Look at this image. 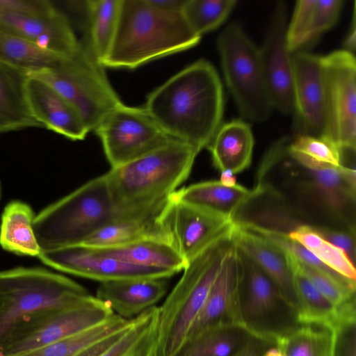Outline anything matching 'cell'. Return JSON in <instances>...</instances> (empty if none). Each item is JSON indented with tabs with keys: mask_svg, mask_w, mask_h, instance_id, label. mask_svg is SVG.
<instances>
[{
	"mask_svg": "<svg viewBox=\"0 0 356 356\" xmlns=\"http://www.w3.org/2000/svg\"><path fill=\"white\" fill-rule=\"evenodd\" d=\"M280 356H332V327L298 324L275 340Z\"/></svg>",
	"mask_w": 356,
	"mask_h": 356,
	"instance_id": "cell-34",
	"label": "cell"
},
{
	"mask_svg": "<svg viewBox=\"0 0 356 356\" xmlns=\"http://www.w3.org/2000/svg\"><path fill=\"white\" fill-rule=\"evenodd\" d=\"M200 38L181 12L157 9L147 0H120L115 35L102 65L132 70L188 49Z\"/></svg>",
	"mask_w": 356,
	"mask_h": 356,
	"instance_id": "cell-3",
	"label": "cell"
},
{
	"mask_svg": "<svg viewBox=\"0 0 356 356\" xmlns=\"http://www.w3.org/2000/svg\"><path fill=\"white\" fill-rule=\"evenodd\" d=\"M288 154L307 172L309 180L305 186L314 192L328 212L341 218L348 207L355 206V167L344 165L337 167L315 161L301 154L289 152Z\"/></svg>",
	"mask_w": 356,
	"mask_h": 356,
	"instance_id": "cell-18",
	"label": "cell"
},
{
	"mask_svg": "<svg viewBox=\"0 0 356 356\" xmlns=\"http://www.w3.org/2000/svg\"><path fill=\"white\" fill-rule=\"evenodd\" d=\"M161 210L142 216L115 220L92 234L82 245L105 248L122 245L147 238L169 241L159 220Z\"/></svg>",
	"mask_w": 356,
	"mask_h": 356,
	"instance_id": "cell-30",
	"label": "cell"
},
{
	"mask_svg": "<svg viewBox=\"0 0 356 356\" xmlns=\"http://www.w3.org/2000/svg\"><path fill=\"white\" fill-rule=\"evenodd\" d=\"M27 95L31 113L42 128L72 140H83L89 133L77 110L46 83L29 76Z\"/></svg>",
	"mask_w": 356,
	"mask_h": 356,
	"instance_id": "cell-20",
	"label": "cell"
},
{
	"mask_svg": "<svg viewBox=\"0 0 356 356\" xmlns=\"http://www.w3.org/2000/svg\"><path fill=\"white\" fill-rule=\"evenodd\" d=\"M293 112L297 135H324L321 56L305 51L292 54Z\"/></svg>",
	"mask_w": 356,
	"mask_h": 356,
	"instance_id": "cell-16",
	"label": "cell"
},
{
	"mask_svg": "<svg viewBox=\"0 0 356 356\" xmlns=\"http://www.w3.org/2000/svg\"><path fill=\"white\" fill-rule=\"evenodd\" d=\"M104 67L82 40L77 51L58 66L29 72L65 98L79 113L89 132L122 104L111 85Z\"/></svg>",
	"mask_w": 356,
	"mask_h": 356,
	"instance_id": "cell-7",
	"label": "cell"
},
{
	"mask_svg": "<svg viewBox=\"0 0 356 356\" xmlns=\"http://www.w3.org/2000/svg\"><path fill=\"white\" fill-rule=\"evenodd\" d=\"M159 307L133 318L120 339L101 356H157Z\"/></svg>",
	"mask_w": 356,
	"mask_h": 356,
	"instance_id": "cell-32",
	"label": "cell"
},
{
	"mask_svg": "<svg viewBox=\"0 0 356 356\" xmlns=\"http://www.w3.org/2000/svg\"><path fill=\"white\" fill-rule=\"evenodd\" d=\"M38 258L59 271L99 282L136 278L167 279L175 274L168 270L127 264L82 244L41 251Z\"/></svg>",
	"mask_w": 356,
	"mask_h": 356,
	"instance_id": "cell-14",
	"label": "cell"
},
{
	"mask_svg": "<svg viewBox=\"0 0 356 356\" xmlns=\"http://www.w3.org/2000/svg\"><path fill=\"white\" fill-rule=\"evenodd\" d=\"M93 297L72 280L42 268L0 271V349L25 318L45 309L77 306Z\"/></svg>",
	"mask_w": 356,
	"mask_h": 356,
	"instance_id": "cell-6",
	"label": "cell"
},
{
	"mask_svg": "<svg viewBox=\"0 0 356 356\" xmlns=\"http://www.w3.org/2000/svg\"><path fill=\"white\" fill-rule=\"evenodd\" d=\"M323 76V137L341 150L356 149V61L346 51L321 56Z\"/></svg>",
	"mask_w": 356,
	"mask_h": 356,
	"instance_id": "cell-11",
	"label": "cell"
},
{
	"mask_svg": "<svg viewBox=\"0 0 356 356\" xmlns=\"http://www.w3.org/2000/svg\"><path fill=\"white\" fill-rule=\"evenodd\" d=\"M254 137L248 124L234 120L221 124L207 147L220 172L238 173L251 163Z\"/></svg>",
	"mask_w": 356,
	"mask_h": 356,
	"instance_id": "cell-26",
	"label": "cell"
},
{
	"mask_svg": "<svg viewBox=\"0 0 356 356\" xmlns=\"http://www.w3.org/2000/svg\"><path fill=\"white\" fill-rule=\"evenodd\" d=\"M332 332V356H356L355 300L339 307Z\"/></svg>",
	"mask_w": 356,
	"mask_h": 356,
	"instance_id": "cell-41",
	"label": "cell"
},
{
	"mask_svg": "<svg viewBox=\"0 0 356 356\" xmlns=\"http://www.w3.org/2000/svg\"><path fill=\"white\" fill-rule=\"evenodd\" d=\"M253 336L238 324H219L188 336L172 356H232Z\"/></svg>",
	"mask_w": 356,
	"mask_h": 356,
	"instance_id": "cell-28",
	"label": "cell"
},
{
	"mask_svg": "<svg viewBox=\"0 0 356 356\" xmlns=\"http://www.w3.org/2000/svg\"><path fill=\"white\" fill-rule=\"evenodd\" d=\"M130 324L125 327L94 342L76 356H101L120 339Z\"/></svg>",
	"mask_w": 356,
	"mask_h": 356,
	"instance_id": "cell-44",
	"label": "cell"
},
{
	"mask_svg": "<svg viewBox=\"0 0 356 356\" xmlns=\"http://www.w3.org/2000/svg\"><path fill=\"white\" fill-rule=\"evenodd\" d=\"M287 257L293 273L298 323L332 327L338 317L339 308L323 296Z\"/></svg>",
	"mask_w": 356,
	"mask_h": 356,
	"instance_id": "cell-35",
	"label": "cell"
},
{
	"mask_svg": "<svg viewBox=\"0 0 356 356\" xmlns=\"http://www.w3.org/2000/svg\"><path fill=\"white\" fill-rule=\"evenodd\" d=\"M132 319L114 314L95 326L18 356H76L94 342L125 327Z\"/></svg>",
	"mask_w": 356,
	"mask_h": 356,
	"instance_id": "cell-36",
	"label": "cell"
},
{
	"mask_svg": "<svg viewBox=\"0 0 356 356\" xmlns=\"http://www.w3.org/2000/svg\"><path fill=\"white\" fill-rule=\"evenodd\" d=\"M236 0H186L181 14L199 36L220 26L227 18Z\"/></svg>",
	"mask_w": 356,
	"mask_h": 356,
	"instance_id": "cell-38",
	"label": "cell"
},
{
	"mask_svg": "<svg viewBox=\"0 0 356 356\" xmlns=\"http://www.w3.org/2000/svg\"><path fill=\"white\" fill-rule=\"evenodd\" d=\"M242 276L243 263L236 234V241L187 337L216 325L234 323L241 325L239 291Z\"/></svg>",
	"mask_w": 356,
	"mask_h": 356,
	"instance_id": "cell-17",
	"label": "cell"
},
{
	"mask_svg": "<svg viewBox=\"0 0 356 356\" xmlns=\"http://www.w3.org/2000/svg\"><path fill=\"white\" fill-rule=\"evenodd\" d=\"M94 131L111 168L136 160L169 143L168 136L145 108L123 103L111 110Z\"/></svg>",
	"mask_w": 356,
	"mask_h": 356,
	"instance_id": "cell-12",
	"label": "cell"
},
{
	"mask_svg": "<svg viewBox=\"0 0 356 356\" xmlns=\"http://www.w3.org/2000/svg\"><path fill=\"white\" fill-rule=\"evenodd\" d=\"M261 192L236 184L227 186L220 180L206 181L177 189L172 195L185 202L235 220V216L251 199Z\"/></svg>",
	"mask_w": 356,
	"mask_h": 356,
	"instance_id": "cell-25",
	"label": "cell"
},
{
	"mask_svg": "<svg viewBox=\"0 0 356 356\" xmlns=\"http://www.w3.org/2000/svg\"><path fill=\"white\" fill-rule=\"evenodd\" d=\"M120 218L104 174L35 215L33 230L41 251H45L82 244Z\"/></svg>",
	"mask_w": 356,
	"mask_h": 356,
	"instance_id": "cell-5",
	"label": "cell"
},
{
	"mask_svg": "<svg viewBox=\"0 0 356 356\" xmlns=\"http://www.w3.org/2000/svg\"><path fill=\"white\" fill-rule=\"evenodd\" d=\"M236 222V240L239 247L257 263L273 281L285 300L296 310L293 273L286 252L243 222Z\"/></svg>",
	"mask_w": 356,
	"mask_h": 356,
	"instance_id": "cell-22",
	"label": "cell"
},
{
	"mask_svg": "<svg viewBox=\"0 0 356 356\" xmlns=\"http://www.w3.org/2000/svg\"><path fill=\"white\" fill-rule=\"evenodd\" d=\"M0 25L61 56L74 55L80 45L68 18L58 8L44 15L0 13Z\"/></svg>",
	"mask_w": 356,
	"mask_h": 356,
	"instance_id": "cell-19",
	"label": "cell"
},
{
	"mask_svg": "<svg viewBox=\"0 0 356 356\" xmlns=\"http://www.w3.org/2000/svg\"><path fill=\"white\" fill-rule=\"evenodd\" d=\"M289 153L298 154L315 161L341 166L343 165V151L327 138L309 135H296L287 147Z\"/></svg>",
	"mask_w": 356,
	"mask_h": 356,
	"instance_id": "cell-40",
	"label": "cell"
},
{
	"mask_svg": "<svg viewBox=\"0 0 356 356\" xmlns=\"http://www.w3.org/2000/svg\"><path fill=\"white\" fill-rule=\"evenodd\" d=\"M144 107L168 136L200 152L221 125L224 95L219 75L209 61L198 60L151 92Z\"/></svg>",
	"mask_w": 356,
	"mask_h": 356,
	"instance_id": "cell-1",
	"label": "cell"
},
{
	"mask_svg": "<svg viewBox=\"0 0 356 356\" xmlns=\"http://www.w3.org/2000/svg\"><path fill=\"white\" fill-rule=\"evenodd\" d=\"M238 248L243 263L239 291L241 325L254 336L275 341L298 324L296 310L257 263Z\"/></svg>",
	"mask_w": 356,
	"mask_h": 356,
	"instance_id": "cell-10",
	"label": "cell"
},
{
	"mask_svg": "<svg viewBox=\"0 0 356 356\" xmlns=\"http://www.w3.org/2000/svg\"><path fill=\"white\" fill-rule=\"evenodd\" d=\"M29 71L0 61V134L42 128L28 100Z\"/></svg>",
	"mask_w": 356,
	"mask_h": 356,
	"instance_id": "cell-24",
	"label": "cell"
},
{
	"mask_svg": "<svg viewBox=\"0 0 356 356\" xmlns=\"http://www.w3.org/2000/svg\"><path fill=\"white\" fill-rule=\"evenodd\" d=\"M286 252L296 266L337 307L355 299L356 284L341 281L326 272L300 261Z\"/></svg>",
	"mask_w": 356,
	"mask_h": 356,
	"instance_id": "cell-39",
	"label": "cell"
},
{
	"mask_svg": "<svg viewBox=\"0 0 356 356\" xmlns=\"http://www.w3.org/2000/svg\"><path fill=\"white\" fill-rule=\"evenodd\" d=\"M152 6L167 12L181 13L186 0H147Z\"/></svg>",
	"mask_w": 356,
	"mask_h": 356,
	"instance_id": "cell-46",
	"label": "cell"
},
{
	"mask_svg": "<svg viewBox=\"0 0 356 356\" xmlns=\"http://www.w3.org/2000/svg\"><path fill=\"white\" fill-rule=\"evenodd\" d=\"M234 175L229 170L222 171L220 181L225 186H233L236 184Z\"/></svg>",
	"mask_w": 356,
	"mask_h": 356,
	"instance_id": "cell-48",
	"label": "cell"
},
{
	"mask_svg": "<svg viewBox=\"0 0 356 356\" xmlns=\"http://www.w3.org/2000/svg\"><path fill=\"white\" fill-rule=\"evenodd\" d=\"M87 28L81 40L102 64L112 44L117 28L120 0H88Z\"/></svg>",
	"mask_w": 356,
	"mask_h": 356,
	"instance_id": "cell-31",
	"label": "cell"
},
{
	"mask_svg": "<svg viewBox=\"0 0 356 356\" xmlns=\"http://www.w3.org/2000/svg\"><path fill=\"white\" fill-rule=\"evenodd\" d=\"M95 248L106 256L127 264L175 273L183 270L186 265L170 242L163 238H147L122 245Z\"/></svg>",
	"mask_w": 356,
	"mask_h": 356,
	"instance_id": "cell-27",
	"label": "cell"
},
{
	"mask_svg": "<svg viewBox=\"0 0 356 356\" xmlns=\"http://www.w3.org/2000/svg\"><path fill=\"white\" fill-rule=\"evenodd\" d=\"M341 0H299L287 25L286 40L292 53L302 51L338 21Z\"/></svg>",
	"mask_w": 356,
	"mask_h": 356,
	"instance_id": "cell-23",
	"label": "cell"
},
{
	"mask_svg": "<svg viewBox=\"0 0 356 356\" xmlns=\"http://www.w3.org/2000/svg\"><path fill=\"white\" fill-rule=\"evenodd\" d=\"M1 183H0V199H1Z\"/></svg>",
	"mask_w": 356,
	"mask_h": 356,
	"instance_id": "cell-49",
	"label": "cell"
},
{
	"mask_svg": "<svg viewBox=\"0 0 356 356\" xmlns=\"http://www.w3.org/2000/svg\"><path fill=\"white\" fill-rule=\"evenodd\" d=\"M312 226L324 239L342 250L355 264V229L341 230L323 226Z\"/></svg>",
	"mask_w": 356,
	"mask_h": 356,
	"instance_id": "cell-43",
	"label": "cell"
},
{
	"mask_svg": "<svg viewBox=\"0 0 356 356\" xmlns=\"http://www.w3.org/2000/svg\"><path fill=\"white\" fill-rule=\"evenodd\" d=\"M67 57L42 49L0 25V61L29 72L58 66Z\"/></svg>",
	"mask_w": 356,
	"mask_h": 356,
	"instance_id": "cell-33",
	"label": "cell"
},
{
	"mask_svg": "<svg viewBox=\"0 0 356 356\" xmlns=\"http://www.w3.org/2000/svg\"><path fill=\"white\" fill-rule=\"evenodd\" d=\"M57 7L48 0H0V13L19 15H44Z\"/></svg>",
	"mask_w": 356,
	"mask_h": 356,
	"instance_id": "cell-42",
	"label": "cell"
},
{
	"mask_svg": "<svg viewBox=\"0 0 356 356\" xmlns=\"http://www.w3.org/2000/svg\"><path fill=\"white\" fill-rule=\"evenodd\" d=\"M286 8L281 1L275 9L263 44L259 49L273 108L288 115L293 112V54L286 44Z\"/></svg>",
	"mask_w": 356,
	"mask_h": 356,
	"instance_id": "cell-15",
	"label": "cell"
},
{
	"mask_svg": "<svg viewBox=\"0 0 356 356\" xmlns=\"http://www.w3.org/2000/svg\"><path fill=\"white\" fill-rule=\"evenodd\" d=\"M274 341L253 335L248 341L232 356H264L265 352Z\"/></svg>",
	"mask_w": 356,
	"mask_h": 356,
	"instance_id": "cell-45",
	"label": "cell"
},
{
	"mask_svg": "<svg viewBox=\"0 0 356 356\" xmlns=\"http://www.w3.org/2000/svg\"><path fill=\"white\" fill-rule=\"evenodd\" d=\"M199 152L172 139L165 145L104 174L120 219L161 211L189 176Z\"/></svg>",
	"mask_w": 356,
	"mask_h": 356,
	"instance_id": "cell-2",
	"label": "cell"
},
{
	"mask_svg": "<svg viewBox=\"0 0 356 356\" xmlns=\"http://www.w3.org/2000/svg\"><path fill=\"white\" fill-rule=\"evenodd\" d=\"M217 44L225 79L240 113L251 121H265L274 108L259 48L234 22L221 32Z\"/></svg>",
	"mask_w": 356,
	"mask_h": 356,
	"instance_id": "cell-8",
	"label": "cell"
},
{
	"mask_svg": "<svg viewBox=\"0 0 356 356\" xmlns=\"http://www.w3.org/2000/svg\"><path fill=\"white\" fill-rule=\"evenodd\" d=\"M35 217L28 204L20 200L8 203L1 215V247L18 255L38 257L41 249L33 230Z\"/></svg>",
	"mask_w": 356,
	"mask_h": 356,
	"instance_id": "cell-29",
	"label": "cell"
},
{
	"mask_svg": "<svg viewBox=\"0 0 356 356\" xmlns=\"http://www.w3.org/2000/svg\"><path fill=\"white\" fill-rule=\"evenodd\" d=\"M159 220L170 243L186 263L236 222L172 195L162 209Z\"/></svg>",
	"mask_w": 356,
	"mask_h": 356,
	"instance_id": "cell-13",
	"label": "cell"
},
{
	"mask_svg": "<svg viewBox=\"0 0 356 356\" xmlns=\"http://www.w3.org/2000/svg\"><path fill=\"white\" fill-rule=\"evenodd\" d=\"M355 42H356V31H355V13L353 20V25L350 27V32L347 35L344 45L346 51L353 54L355 50Z\"/></svg>",
	"mask_w": 356,
	"mask_h": 356,
	"instance_id": "cell-47",
	"label": "cell"
},
{
	"mask_svg": "<svg viewBox=\"0 0 356 356\" xmlns=\"http://www.w3.org/2000/svg\"><path fill=\"white\" fill-rule=\"evenodd\" d=\"M167 290L165 278L124 279L100 282L95 297L115 314L131 319L155 306Z\"/></svg>",
	"mask_w": 356,
	"mask_h": 356,
	"instance_id": "cell-21",
	"label": "cell"
},
{
	"mask_svg": "<svg viewBox=\"0 0 356 356\" xmlns=\"http://www.w3.org/2000/svg\"><path fill=\"white\" fill-rule=\"evenodd\" d=\"M286 234L290 238L312 252L327 267L356 282L355 264L342 250L324 239L312 225L300 224Z\"/></svg>",
	"mask_w": 356,
	"mask_h": 356,
	"instance_id": "cell-37",
	"label": "cell"
},
{
	"mask_svg": "<svg viewBox=\"0 0 356 356\" xmlns=\"http://www.w3.org/2000/svg\"><path fill=\"white\" fill-rule=\"evenodd\" d=\"M114 313L93 297L70 307L45 309L21 321L0 349V356H18L102 323Z\"/></svg>",
	"mask_w": 356,
	"mask_h": 356,
	"instance_id": "cell-9",
	"label": "cell"
},
{
	"mask_svg": "<svg viewBox=\"0 0 356 356\" xmlns=\"http://www.w3.org/2000/svg\"><path fill=\"white\" fill-rule=\"evenodd\" d=\"M236 222L187 261L177 284L159 307L157 356H172L186 339L236 241Z\"/></svg>",
	"mask_w": 356,
	"mask_h": 356,
	"instance_id": "cell-4",
	"label": "cell"
}]
</instances>
